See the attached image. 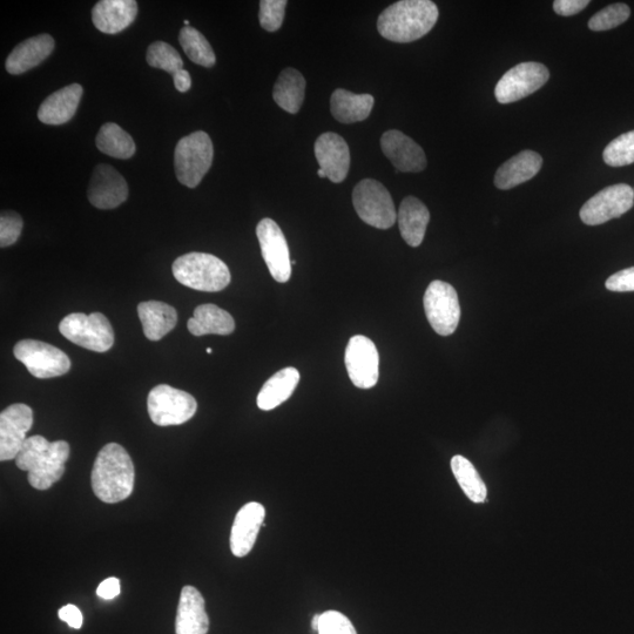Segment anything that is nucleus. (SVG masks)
I'll list each match as a JSON object with an SVG mask.
<instances>
[{"label":"nucleus","instance_id":"obj_1","mask_svg":"<svg viewBox=\"0 0 634 634\" xmlns=\"http://www.w3.org/2000/svg\"><path fill=\"white\" fill-rule=\"evenodd\" d=\"M92 489L101 502L114 504L132 495L136 470L130 455L117 443L106 444L94 462Z\"/></svg>","mask_w":634,"mask_h":634},{"label":"nucleus","instance_id":"obj_2","mask_svg":"<svg viewBox=\"0 0 634 634\" xmlns=\"http://www.w3.org/2000/svg\"><path fill=\"white\" fill-rule=\"evenodd\" d=\"M438 16L437 5L430 0H402L381 13L377 30L390 42L413 43L434 29Z\"/></svg>","mask_w":634,"mask_h":634},{"label":"nucleus","instance_id":"obj_3","mask_svg":"<svg viewBox=\"0 0 634 634\" xmlns=\"http://www.w3.org/2000/svg\"><path fill=\"white\" fill-rule=\"evenodd\" d=\"M70 453V444L65 441L50 442L43 436H32L23 444L16 464L28 472L32 488L44 491L62 480Z\"/></svg>","mask_w":634,"mask_h":634},{"label":"nucleus","instance_id":"obj_4","mask_svg":"<svg viewBox=\"0 0 634 634\" xmlns=\"http://www.w3.org/2000/svg\"><path fill=\"white\" fill-rule=\"evenodd\" d=\"M172 272L181 285L200 292H220L231 283L226 263L207 253H188L174 261Z\"/></svg>","mask_w":634,"mask_h":634},{"label":"nucleus","instance_id":"obj_5","mask_svg":"<svg viewBox=\"0 0 634 634\" xmlns=\"http://www.w3.org/2000/svg\"><path fill=\"white\" fill-rule=\"evenodd\" d=\"M214 148L211 137L198 131L182 138L174 152L177 178L188 188L197 187L212 167Z\"/></svg>","mask_w":634,"mask_h":634},{"label":"nucleus","instance_id":"obj_6","mask_svg":"<svg viewBox=\"0 0 634 634\" xmlns=\"http://www.w3.org/2000/svg\"><path fill=\"white\" fill-rule=\"evenodd\" d=\"M59 332L74 345L96 353L109 352L114 345L111 323L101 313L67 315L60 322Z\"/></svg>","mask_w":634,"mask_h":634},{"label":"nucleus","instance_id":"obj_7","mask_svg":"<svg viewBox=\"0 0 634 634\" xmlns=\"http://www.w3.org/2000/svg\"><path fill=\"white\" fill-rule=\"evenodd\" d=\"M147 409L152 422L157 426H180L197 413L198 403L186 391L160 384L148 394Z\"/></svg>","mask_w":634,"mask_h":634},{"label":"nucleus","instance_id":"obj_8","mask_svg":"<svg viewBox=\"0 0 634 634\" xmlns=\"http://www.w3.org/2000/svg\"><path fill=\"white\" fill-rule=\"evenodd\" d=\"M353 204L360 219L369 226L389 229L397 221L393 198L377 180L366 179L359 182L353 191Z\"/></svg>","mask_w":634,"mask_h":634},{"label":"nucleus","instance_id":"obj_9","mask_svg":"<svg viewBox=\"0 0 634 634\" xmlns=\"http://www.w3.org/2000/svg\"><path fill=\"white\" fill-rule=\"evenodd\" d=\"M13 354L37 379H52L70 372L71 360L62 350L37 340L19 341Z\"/></svg>","mask_w":634,"mask_h":634},{"label":"nucleus","instance_id":"obj_10","mask_svg":"<svg viewBox=\"0 0 634 634\" xmlns=\"http://www.w3.org/2000/svg\"><path fill=\"white\" fill-rule=\"evenodd\" d=\"M423 303L430 326L438 335L449 336L456 332L461 320V307L453 286L440 280L431 282Z\"/></svg>","mask_w":634,"mask_h":634},{"label":"nucleus","instance_id":"obj_11","mask_svg":"<svg viewBox=\"0 0 634 634\" xmlns=\"http://www.w3.org/2000/svg\"><path fill=\"white\" fill-rule=\"evenodd\" d=\"M549 78L548 67L543 64L529 62L516 65L497 83L496 99L499 104L516 103L542 89Z\"/></svg>","mask_w":634,"mask_h":634},{"label":"nucleus","instance_id":"obj_12","mask_svg":"<svg viewBox=\"0 0 634 634\" xmlns=\"http://www.w3.org/2000/svg\"><path fill=\"white\" fill-rule=\"evenodd\" d=\"M634 205L631 186L618 184L604 188L580 209L579 217L585 225L598 226L622 217Z\"/></svg>","mask_w":634,"mask_h":634},{"label":"nucleus","instance_id":"obj_13","mask_svg":"<svg viewBox=\"0 0 634 634\" xmlns=\"http://www.w3.org/2000/svg\"><path fill=\"white\" fill-rule=\"evenodd\" d=\"M350 381L360 389L376 386L380 376V355L375 343L363 335L350 339L345 356Z\"/></svg>","mask_w":634,"mask_h":634},{"label":"nucleus","instance_id":"obj_14","mask_svg":"<svg viewBox=\"0 0 634 634\" xmlns=\"http://www.w3.org/2000/svg\"><path fill=\"white\" fill-rule=\"evenodd\" d=\"M263 260L273 279L286 283L292 276V261L285 234L272 219H263L256 227Z\"/></svg>","mask_w":634,"mask_h":634},{"label":"nucleus","instance_id":"obj_15","mask_svg":"<svg viewBox=\"0 0 634 634\" xmlns=\"http://www.w3.org/2000/svg\"><path fill=\"white\" fill-rule=\"evenodd\" d=\"M33 426V411L24 403L12 404L0 414V460H16Z\"/></svg>","mask_w":634,"mask_h":634},{"label":"nucleus","instance_id":"obj_16","mask_svg":"<svg viewBox=\"0 0 634 634\" xmlns=\"http://www.w3.org/2000/svg\"><path fill=\"white\" fill-rule=\"evenodd\" d=\"M381 148L399 172L420 173L426 170V153L420 145L401 131L390 130L384 133Z\"/></svg>","mask_w":634,"mask_h":634},{"label":"nucleus","instance_id":"obj_17","mask_svg":"<svg viewBox=\"0 0 634 634\" xmlns=\"http://www.w3.org/2000/svg\"><path fill=\"white\" fill-rule=\"evenodd\" d=\"M87 197L99 209L117 208L128 198L127 182L113 167L98 165L94 168Z\"/></svg>","mask_w":634,"mask_h":634},{"label":"nucleus","instance_id":"obj_18","mask_svg":"<svg viewBox=\"0 0 634 634\" xmlns=\"http://www.w3.org/2000/svg\"><path fill=\"white\" fill-rule=\"evenodd\" d=\"M315 157L326 177L341 184L350 168V151L346 140L332 132L323 133L315 143Z\"/></svg>","mask_w":634,"mask_h":634},{"label":"nucleus","instance_id":"obj_19","mask_svg":"<svg viewBox=\"0 0 634 634\" xmlns=\"http://www.w3.org/2000/svg\"><path fill=\"white\" fill-rule=\"evenodd\" d=\"M266 510L256 502L247 503L236 514L231 531V550L235 557H246L254 548Z\"/></svg>","mask_w":634,"mask_h":634},{"label":"nucleus","instance_id":"obj_20","mask_svg":"<svg viewBox=\"0 0 634 634\" xmlns=\"http://www.w3.org/2000/svg\"><path fill=\"white\" fill-rule=\"evenodd\" d=\"M208 630L209 617L204 597L194 586H184L175 619V634H207Z\"/></svg>","mask_w":634,"mask_h":634},{"label":"nucleus","instance_id":"obj_21","mask_svg":"<svg viewBox=\"0 0 634 634\" xmlns=\"http://www.w3.org/2000/svg\"><path fill=\"white\" fill-rule=\"evenodd\" d=\"M138 16L134 0H101L92 10L94 26L106 35H117L130 26Z\"/></svg>","mask_w":634,"mask_h":634},{"label":"nucleus","instance_id":"obj_22","mask_svg":"<svg viewBox=\"0 0 634 634\" xmlns=\"http://www.w3.org/2000/svg\"><path fill=\"white\" fill-rule=\"evenodd\" d=\"M83 92L82 85L72 84L52 93L40 105L39 120L53 126L69 123L78 110Z\"/></svg>","mask_w":634,"mask_h":634},{"label":"nucleus","instance_id":"obj_23","mask_svg":"<svg viewBox=\"0 0 634 634\" xmlns=\"http://www.w3.org/2000/svg\"><path fill=\"white\" fill-rule=\"evenodd\" d=\"M55 50V39L50 35H39L20 43L6 59V71L10 74H23L42 64Z\"/></svg>","mask_w":634,"mask_h":634},{"label":"nucleus","instance_id":"obj_24","mask_svg":"<svg viewBox=\"0 0 634 634\" xmlns=\"http://www.w3.org/2000/svg\"><path fill=\"white\" fill-rule=\"evenodd\" d=\"M543 166V158L534 151H523L498 168L495 186L508 191L535 178Z\"/></svg>","mask_w":634,"mask_h":634},{"label":"nucleus","instance_id":"obj_25","mask_svg":"<svg viewBox=\"0 0 634 634\" xmlns=\"http://www.w3.org/2000/svg\"><path fill=\"white\" fill-rule=\"evenodd\" d=\"M429 221V209L421 200L407 197L402 201L400 211L397 213V222H399L403 240L410 247L422 245Z\"/></svg>","mask_w":634,"mask_h":634},{"label":"nucleus","instance_id":"obj_26","mask_svg":"<svg viewBox=\"0 0 634 634\" xmlns=\"http://www.w3.org/2000/svg\"><path fill=\"white\" fill-rule=\"evenodd\" d=\"M138 314L144 334L151 341L163 339L177 326V310L165 302H141L138 306Z\"/></svg>","mask_w":634,"mask_h":634},{"label":"nucleus","instance_id":"obj_27","mask_svg":"<svg viewBox=\"0 0 634 634\" xmlns=\"http://www.w3.org/2000/svg\"><path fill=\"white\" fill-rule=\"evenodd\" d=\"M375 99L370 94H355L337 89L330 99V111L342 124L359 123L366 120L373 111Z\"/></svg>","mask_w":634,"mask_h":634},{"label":"nucleus","instance_id":"obj_28","mask_svg":"<svg viewBox=\"0 0 634 634\" xmlns=\"http://www.w3.org/2000/svg\"><path fill=\"white\" fill-rule=\"evenodd\" d=\"M300 381V373L295 368H285L275 373L260 390L258 407L263 411L273 410L285 403L293 395Z\"/></svg>","mask_w":634,"mask_h":634},{"label":"nucleus","instance_id":"obj_29","mask_svg":"<svg viewBox=\"0 0 634 634\" xmlns=\"http://www.w3.org/2000/svg\"><path fill=\"white\" fill-rule=\"evenodd\" d=\"M187 327L194 336L231 335L235 330V322L226 310L215 305H202L194 310Z\"/></svg>","mask_w":634,"mask_h":634},{"label":"nucleus","instance_id":"obj_30","mask_svg":"<svg viewBox=\"0 0 634 634\" xmlns=\"http://www.w3.org/2000/svg\"><path fill=\"white\" fill-rule=\"evenodd\" d=\"M306 96V79L292 67L283 70L276 80L273 98L282 110L288 113H299Z\"/></svg>","mask_w":634,"mask_h":634},{"label":"nucleus","instance_id":"obj_31","mask_svg":"<svg viewBox=\"0 0 634 634\" xmlns=\"http://www.w3.org/2000/svg\"><path fill=\"white\" fill-rule=\"evenodd\" d=\"M96 144L100 152L117 159H130L137 151L130 134L113 123H107L100 128Z\"/></svg>","mask_w":634,"mask_h":634},{"label":"nucleus","instance_id":"obj_32","mask_svg":"<svg viewBox=\"0 0 634 634\" xmlns=\"http://www.w3.org/2000/svg\"><path fill=\"white\" fill-rule=\"evenodd\" d=\"M451 469H453L454 475L458 484L465 492V495L471 499L472 502L482 503L487 498V487L474 465L463 456H455L451 460Z\"/></svg>","mask_w":634,"mask_h":634},{"label":"nucleus","instance_id":"obj_33","mask_svg":"<svg viewBox=\"0 0 634 634\" xmlns=\"http://www.w3.org/2000/svg\"><path fill=\"white\" fill-rule=\"evenodd\" d=\"M179 42L187 57L193 63L209 69L217 62V57H215L211 44L201 32L192 28V26H185L184 29H181Z\"/></svg>","mask_w":634,"mask_h":634},{"label":"nucleus","instance_id":"obj_34","mask_svg":"<svg viewBox=\"0 0 634 634\" xmlns=\"http://www.w3.org/2000/svg\"><path fill=\"white\" fill-rule=\"evenodd\" d=\"M148 65L154 69L164 70L174 76L184 70V62L177 50L165 42H155L148 47L146 55Z\"/></svg>","mask_w":634,"mask_h":634},{"label":"nucleus","instance_id":"obj_35","mask_svg":"<svg viewBox=\"0 0 634 634\" xmlns=\"http://www.w3.org/2000/svg\"><path fill=\"white\" fill-rule=\"evenodd\" d=\"M603 159L606 165L622 167L634 163V131L627 132L606 146Z\"/></svg>","mask_w":634,"mask_h":634},{"label":"nucleus","instance_id":"obj_36","mask_svg":"<svg viewBox=\"0 0 634 634\" xmlns=\"http://www.w3.org/2000/svg\"><path fill=\"white\" fill-rule=\"evenodd\" d=\"M630 16L631 9L629 5L623 3L613 4L599 11L589 20V29L595 32L612 30L624 24Z\"/></svg>","mask_w":634,"mask_h":634},{"label":"nucleus","instance_id":"obj_37","mask_svg":"<svg viewBox=\"0 0 634 634\" xmlns=\"http://www.w3.org/2000/svg\"><path fill=\"white\" fill-rule=\"evenodd\" d=\"M287 4L286 0H262L259 13L262 29L268 32L280 30L285 19Z\"/></svg>","mask_w":634,"mask_h":634},{"label":"nucleus","instance_id":"obj_38","mask_svg":"<svg viewBox=\"0 0 634 634\" xmlns=\"http://www.w3.org/2000/svg\"><path fill=\"white\" fill-rule=\"evenodd\" d=\"M319 634H357L348 617L339 611H326L320 616Z\"/></svg>","mask_w":634,"mask_h":634},{"label":"nucleus","instance_id":"obj_39","mask_svg":"<svg viewBox=\"0 0 634 634\" xmlns=\"http://www.w3.org/2000/svg\"><path fill=\"white\" fill-rule=\"evenodd\" d=\"M24 222L16 212H4L0 218V246L9 247L19 239Z\"/></svg>","mask_w":634,"mask_h":634},{"label":"nucleus","instance_id":"obj_40","mask_svg":"<svg viewBox=\"0 0 634 634\" xmlns=\"http://www.w3.org/2000/svg\"><path fill=\"white\" fill-rule=\"evenodd\" d=\"M605 287L611 292H634V267L623 269L606 280Z\"/></svg>","mask_w":634,"mask_h":634},{"label":"nucleus","instance_id":"obj_41","mask_svg":"<svg viewBox=\"0 0 634 634\" xmlns=\"http://www.w3.org/2000/svg\"><path fill=\"white\" fill-rule=\"evenodd\" d=\"M589 4V0H556L553 3V10L559 16L570 17L588 8Z\"/></svg>","mask_w":634,"mask_h":634},{"label":"nucleus","instance_id":"obj_42","mask_svg":"<svg viewBox=\"0 0 634 634\" xmlns=\"http://www.w3.org/2000/svg\"><path fill=\"white\" fill-rule=\"evenodd\" d=\"M59 618L74 630L82 629L83 613L76 605L69 604L59 610Z\"/></svg>","mask_w":634,"mask_h":634},{"label":"nucleus","instance_id":"obj_43","mask_svg":"<svg viewBox=\"0 0 634 634\" xmlns=\"http://www.w3.org/2000/svg\"><path fill=\"white\" fill-rule=\"evenodd\" d=\"M97 595L101 599L112 600L120 595V582L119 579L111 577L104 580L99 585Z\"/></svg>","mask_w":634,"mask_h":634},{"label":"nucleus","instance_id":"obj_44","mask_svg":"<svg viewBox=\"0 0 634 634\" xmlns=\"http://www.w3.org/2000/svg\"><path fill=\"white\" fill-rule=\"evenodd\" d=\"M173 82L175 89H177L181 93H186L191 90L192 87V78L190 73L185 70H180L175 73L173 76Z\"/></svg>","mask_w":634,"mask_h":634},{"label":"nucleus","instance_id":"obj_45","mask_svg":"<svg viewBox=\"0 0 634 634\" xmlns=\"http://www.w3.org/2000/svg\"><path fill=\"white\" fill-rule=\"evenodd\" d=\"M320 616H321V615H315V616L313 617V620H312V629H313V631H314V632L319 631Z\"/></svg>","mask_w":634,"mask_h":634},{"label":"nucleus","instance_id":"obj_46","mask_svg":"<svg viewBox=\"0 0 634 634\" xmlns=\"http://www.w3.org/2000/svg\"><path fill=\"white\" fill-rule=\"evenodd\" d=\"M317 174H319L320 178H327L325 172H323L322 170H319V172H317Z\"/></svg>","mask_w":634,"mask_h":634},{"label":"nucleus","instance_id":"obj_47","mask_svg":"<svg viewBox=\"0 0 634 634\" xmlns=\"http://www.w3.org/2000/svg\"><path fill=\"white\" fill-rule=\"evenodd\" d=\"M207 353L208 354H212L213 353V349L212 348H207Z\"/></svg>","mask_w":634,"mask_h":634},{"label":"nucleus","instance_id":"obj_48","mask_svg":"<svg viewBox=\"0 0 634 634\" xmlns=\"http://www.w3.org/2000/svg\"><path fill=\"white\" fill-rule=\"evenodd\" d=\"M185 26H190V22H188V20H185Z\"/></svg>","mask_w":634,"mask_h":634}]
</instances>
